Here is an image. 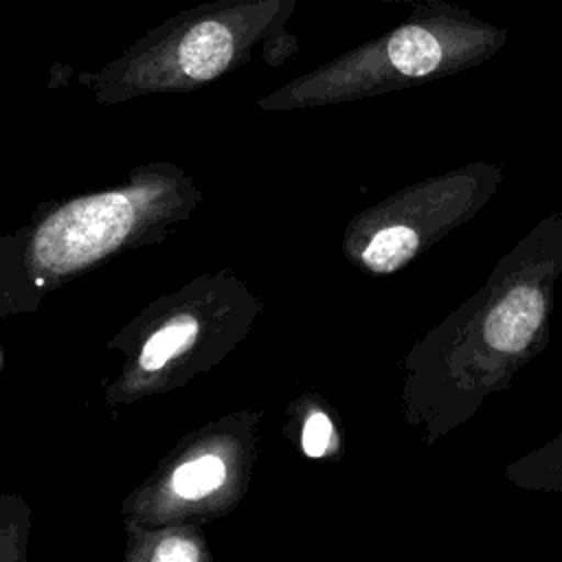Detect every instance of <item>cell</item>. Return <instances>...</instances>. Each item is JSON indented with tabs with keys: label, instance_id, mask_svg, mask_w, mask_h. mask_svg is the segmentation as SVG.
Instances as JSON below:
<instances>
[{
	"label": "cell",
	"instance_id": "6da1fadb",
	"mask_svg": "<svg viewBox=\"0 0 562 562\" xmlns=\"http://www.w3.org/2000/svg\"><path fill=\"white\" fill-rule=\"evenodd\" d=\"M277 11L279 0H228L187 13L121 64L114 88L136 94L202 86L224 75Z\"/></svg>",
	"mask_w": 562,
	"mask_h": 562
},
{
	"label": "cell",
	"instance_id": "7a4b0ae2",
	"mask_svg": "<svg viewBox=\"0 0 562 562\" xmlns=\"http://www.w3.org/2000/svg\"><path fill=\"white\" fill-rule=\"evenodd\" d=\"M156 193L158 187L138 184L68 202L40 226L33 241L37 263L68 272L99 259L127 237Z\"/></svg>",
	"mask_w": 562,
	"mask_h": 562
},
{
	"label": "cell",
	"instance_id": "3957f363",
	"mask_svg": "<svg viewBox=\"0 0 562 562\" xmlns=\"http://www.w3.org/2000/svg\"><path fill=\"white\" fill-rule=\"evenodd\" d=\"M544 318V299L533 285L509 290L485 318V340L503 353L522 351Z\"/></svg>",
	"mask_w": 562,
	"mask_h": 562
},
{
	"label": "cell",
	"instance_id": "277c9868",
	"mask_svg": "<svg viewBox=\"0 0 562 562\" xmlns=\"http://www.w3.org/2000/svg\"><path fill=\"white\" fill-rule=\"evenodd\" d=\"M386 55L397 72L406 77H424L439 66L441 44L430 31L408 24L389 37Z\"/></svg>",
	"mask_w": 562,
	"mask_h": 562
},
{
	"label": "cell",
	"instance_id": "5b68a950",
	"mask_svg": "<svg viewBox=\"0 0 562 562\" xmlns=\"http://www.w3.org/2000/svg\"><path fill=\"white\" fill-rule=\"evenodd\" d=\"M419 237L413 228L395 224L378 231L367 244L362 259L373 272H391L406 263L417 250Z\"/></svg>",
	"mask_w": 562,
	"mask_h": 562
},
{
	"label": "cell",
	"instance_id": "8992f818",
	"mask_svg": "<svg viewBox=\"0 0 562 562\" xmlns=\"http://www.w3.org/2000/svg\"><path fill=\"white\" fill-rule=\"evenodd\" d=\"M198 336V321L191 316L171 321L162 329L149 336L140 353V367L147 371L160 369L167 360L191 347Z\"/></svg>",
	"mask_w": 562,
	"mask_h": 562
},
{
	"label": "cell",
	"instance_id": "52a82bcc",
	"mask_svg": "<svg viewBox=\"0 0 562 562\" xmlns=\"http://www.w3.org/2000/svg\"><path fill=\"white\" fill-rule=\"evenodd\" d=\"M224 474H226V468H224L222 459L206 454V457H200L195 461L180 465L173 472L171 483L180 496L195 498V496L209 494L211 490L220 487L224 481Z\"/></svg>",
	"mask_w": 562,
	"mask_h": 562
},
{
	"label": "cell",
	"instance_id": "ba28073f",
	"mask_svg": "<svg viewBox=\"0 0 562 562\" xmlns=\"http://www.w3.org/2000/svg\"><path fill=\"white\" fill-rule=\"evenodd\" d=\"M331 439V422L325 413H312L303 428V450L307 457L325 454Z\"/></svg>",
	"mask_w": 562,
	"mask_h": 562
},
{
	"label": "cell",
	"instance_id": "9c48e42d",
	"mask_svg": "<svg viewBox=\"0 0 562 562\" xmlns=\"http://www.w3.org/2000/svg\"><path fill=\"white\" fill-rule=\"evenodd\" d=\"M198 547L187 538H167L158 544L151 562H198Z\"/></svg>",
	"mask_w": 562,
	"mask_h": 562
}]
</instances>
